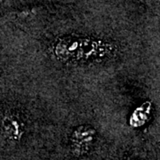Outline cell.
I'll return each instance as SVG.
<instances>
[{
	"instance_id": "cell-2",
	"label": "cell",
	"mask_w": 160,
	"mask_h": 160,
	"mask_svg": "<svg viewBox=\"0 0 160 160\" xmlns=\"http://www.w3.org/2000/svg\"><path fill=\"white\" fill-rule=\"evenodd\" d=\"M95 136V131L90 126H80L74 131L71 137L72 153L76 157L86 154L91 149Z\"/></svg>"
},
{
	"instance_id": "cell-1",
	"label": "cell",
	"mask_w": 160,
	"mask_h": 160,
	"mask_svg": "<svg viewBox=\"0 0 160 160\" xmlns=\"http://www.w3.org/2000/svg\"><path fill=\"white\" fill-rule=\"evenodd\" d=\"M100 43L78 38H66L60 40L55 46V53L63 61L80 60L93 57L100 52Z\"/></svg>"
},
{
	"instance_id": "cell-3",
	"label": "cell",
	"mask_w": 160,
	"mask_h": 160,
	"mask_svg": "<svg viewBox=\"0 0 160 160\" xmlns=\"http://www.w3.org/2000/svg\"><path fill=\"white\" fill-rule=\"evenodd\" d=\"M3 128L6 136L12 141L19 142L24 132V126L22 120L16 116H6L3 120Z\"/></svg>"
}]
</instances>
